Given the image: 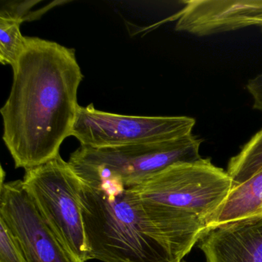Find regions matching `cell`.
<instances>
[{
    "instance_id": "3",
    "label": "cell",
    "mask_w": 262,
    "mask_h": 262,
    "mask_svg": "<svg viewBox=\"0 0 262 262\" xmlns=\"http://www.w3.org/2000/svg\"><path fill=\"white\" fill-rule=\"evenodd\" d=\"M81 182V207L91 259L178 262L129 188L116 182Z\"/></svg>"
},
{
    "instance_id": "1",
    "label": "cell",
    "mask_w": 262,
    "mask_h": 262,
    "mask_svg": "<svg viewBox=\"0 0 262 262\" xmlns=\"http://www.w3.org/2000/svg\"><path fill=\"white\" fill-rule=\"evenodd\" d=\"M10 96L0 110L4 143L16 168H36L59 155L71 136L83 74L74 49L26 37Z\"/></svg>"
},
{
    "instance_id": "11",
    "label": "cell",
    "mask_w": 262,
    "mask_h": 262,
    "mask_svg": "<svg viewBox=\"0 0 262 262\" xmlns=\"http://www.w3.org/2000/svg\"><path fill=\"white\" fill-rule=\"evenodd\" d=\"M38 2H6L0 10V62L14 69L26 45L20 32L21 24L38 17L39 12H31Z\"/></svg>"
},
{
    "instance_id": "13",
    "label": "cell",
    "mask_w": 262,
    "mask_h": 262,
    "mask_svg": "<svg viewBox=\"0 0 262 262\" xmlns=\"http://www.w3.org/2000/svg\"><path fill=\"white\" fill-rule=\"evenodd\" d=\"M246 89L252 99L253 108L262 113V72L248 81Z\"/></svg>"
},
{
    "instance_id": "7",
    "label": "cell",
    "mask_w": 262,
    "mask_h": 262,
    "mask_svg": "<svg viewBox=\"0 0 262 262\" xmlns=\"http://www.w3.org/2000/svg\"><path fill=\"white\" fill-rule=\"evenodd\" d=\"M4 179L2 168L0 219L19 241L27 262H74L39 214L23 180Z\"/></svg>"
},
{
    "instance_id": "12",
    "label": "cell",
    "mask_w": 262,
    "mask_h": 262,
    "mask_svg": "<svg viewBox=\"0 0 262 262\" xmlns=\"http://www.w3.org/2000/svg\"><path fill=\"white\" fill-rule=\"evenodd\" d=\"M0 262H27L20 243L2 219H0Z\"/></svg>"
},
{
    "instance_id": "8",
    "label": "cell",
    "mask_w": 262,
    "mask_h": 262,
    "mask_svg": "<svg viewBox=\"0 0 262 262\" xmlns=\"http://www.w3.org/2000/svg\"><path fill=\"white\" fill-rule=\"evenodd\" d=\"M176 15V30L208 36L257 27L262 32V0H186Z\"/></svg>"
},
{
    "instance_id": "14",
    "label": "cell",
    "mask_w": 262,
    "mask_h": 262,
    "mask_svg": "<svg viewBox=\"0 0 262 262\" xmlns=\"http://www.w3.org/2000/svg\"><path fill=\"white\" fill-rule=\"evenodd\" d=\"M260 216H262V210L261 211H260V214H259Z\"/></svg>"
},
{
    "instance_id": "9",
    "label": "cell",
    "mask_w": 262,
    "mask_h": 262,
    "mask_svg": "<svg viewBox=\"0 0 262 262\" xmlns=\"http://www.w3.org/2000/svg\"><path fill=\"white\" fill-rule=\"evenodd\" d=\"M199 247L206 262H262V216L209 230Z\"/></svg>"
},
{
    "instance_id": "6",
    "label": "cell",
    "mask_w": 262,
    "mask_h": 262,
    "mask_svg": "<svg viewBox=\"0 0 262 262\" xmlns=\"http://www.w3.org/2000/svg\"><path fill=\"white\" fill-rule=\"evenodd\" d=\"M195 119L188 116H125L79 106L71 136L82 146L112 148L156 143L192 134Z\"/></svg>"
},
{
    "instance_id": "15",
    "label": "cell",
    "mask_w": 262,
    "mask_h": 262,
    "mask_svg": "<svg viewBox=\"0 0 262 262\" xmlns=\"http://www.w3.org/2000/svg\"><path fill=\"white\" fill-rule=\"evenodd\" d=\"M182 262H185V261H183V260H182Z\"/></svg>"
},
{
    "instance_id": "10",
    "label": "cell",
    "mask_w": 262,
    "mask_h": 262,
    "mask_svg": "<svg viewBox=\"0 0 262 262\" xmlns=\"http://www.w3.org/2000/svg\"><path fill=\"white\" fill-rule=\"evenodd\" d=\"M261 210L262 168L246 182L233 186L210 222L208 231L225 224L258 216Z\"/></svg>"
},
{
    "instance_id": "2",
    "label": "cell",
    "mask_w": 262,
    "mask_h": 262,
    "mask_svg": "<svg viewBox=\"0 0 262 262\" xmlns=\"http://www.w3.org/2000/svg\"><path fill=\"white\" fill-rule=\"evenodd\" d=\"M234 186L210 159L179 162L129 187L178 262L199 243Z\"/></svg>"
},
{
    "instance_id": "4",
    "label": "cell",
    "mask_w": 262,
    "mask_h": 262,
    "mask_svg": "<svg viewBox=\"0 0 262 262\" xmlns=\"http://www.w3.org/2000/svg\"><path fill=\"white\" fill-rule=\"evenodd\" d=\"M202 142L191 134L167 142L112 148L80 145L68 162L85 183L116 182L129 188L174 164L202 159Z\"/></svg>"
},
{
    "instance_id": "5",
    "label": "cell",
    "mask_w": 262,
    "mask_h": 262,
    "mask_svg": "<svg viewBox=\"0 0 262 262\" xmlns=\"http://www.w3.org/2000/svg\"><path fill=\"white\" fill-rule=\"evenodd\" d=\"M23 182L39 214L74 262L92 260L81 207L82 182L69 162L59 155L26 170Z\"/></svg>"
}]
</instances>
